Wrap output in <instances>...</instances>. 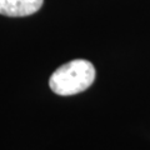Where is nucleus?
I'll return each instance as SVG.
<instances>
[{
    "mask_svg": "<svg viewBox=\"0 0 150 150\" xmlns=\"http://www.w3.org/2000/svg\"><path fill=\"white\" fill-rule=\"evenodd\" d=\"M95 68L90 62L84 59L71 60L53 73L49 86L58 95H75L86 90L95 80Z\"/></svg>",
    "mask_w": 150,
    "mask_h": 150,
    "instance_id": "nucleus-1",
    "label": "nucleus"
},
{
    "mask_svg": "<svg viewBox=\"0 0 150 150\" xmlns=\"http://www.w3.org/2000/svg\"><path fill=\"white\" fill-rule=\"evenodd\" d=\"M44 0H0V14L5 16H28L43 6Z\"/></svg>",
    "mask_w": 150,
    "mask_h": 150,
    "instance_id": "nucleus-2",
    "label": "nucleus"
}]
</instances>
